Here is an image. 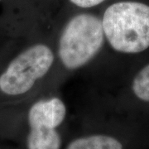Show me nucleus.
<instances>
[{"label":"nucleus","instance_id":"1","mask_svg":"<svg viewBox=\"0 0 149 149\" xmlns=\"http://www.w3.org/2000/svg\"><path fill=\"white\" fill-rule=\"evenodd\" d=\"M53 32L56 89L72 74L95 72L106 52L101 14L87 10L75 13L55 24Z\"/></svg>","mask_w":149,"mask_h":149},{"label":"nucleus","instance_id":"2","mask_svg":"<svg viewBox=\"0 0 149 149\" xmlns=\"http://www.w3.org/2000/svg\"><path fill=\"white\" fill-rule=\"evenodd\" d=\"M53 29L32 32V39L9 61L0 73L2 95L36 98L57 91Z\"/></svg>","mask_w":149,"mask_h":149},{"label":"nucleus","instance_id":"3","mask_svg":"<svg viewBox=\"0 0 149 149\" xmlns=\"http://www.w3.org/2000/svg\"><path fill=\"white\" fill-rule=\"evenodd\" d=\"M106 52L136 55L149 48V5L136 1H119L101 13Z\"/></svg>","mask_w":149,"mask_h":149},{"label":"nucleus","instance_id":"4","mask_svg":"<svg viewBox=\"0 0 149 149\" xmlns=\"http://www.w3.org/2000/svg\"><path fill=\"white\" fill-rule=\"evenodd\" d=\"M67 113V105L58 91L34 98L27 112V149H62L59 128L64 124Z\"/></svg>","mask_w":149,"mask_h":149},{"label":"nucleus","instance_id":"5","mask_svg":"<svg viewBox=\"0 0 149 149\" xmlns=\"http://www.w3.org/2000/svg\"><path fill=\"white\" fill-rule=\"evenodd\" d=\"M64 149H123V145L112 134L95 132L75 137Z\"/></svg>","mask_w":149,"mask_h":149},{"label":"nucleus","instance_id":"6","mask_svg":"<svg viewBox=\"0 0 149 149\" xmlns=\"http://www.w3.org/2000/svg\"><path fill=\"white\" fill-rule=\"evenodd\" d=\"M130 89L133 95L140 101L149 103V63L134 75Z\"/></svg>","mask_w":149,"mask_h":149},{"label":"nucleus","instance_id":"7","mask_svg":"<svg viewBox=\"0 0 149 149\" xmlns=\"http://www.w3.org/2000/svg\"><path fill=\"white\" fill-rule=\"evenodd\" d=\"M106 0H69V2L77 8L82 10H89L101 5Z\"/></svg>","mask_w":149,"mask_h":149}]
</instances>
